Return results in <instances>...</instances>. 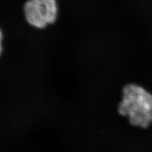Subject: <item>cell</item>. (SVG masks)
Masks as SVG:
<instances>
[{
	"mask_svg": "<svg viewBox=\"0 0 152 152\" xmlns=\"http://www.w3.org/2000/svg\"><path fill=\"white\" fill-rule=\"evenodd\" d=\"M2 39H3V35H2V32L1 29H0V55L2 53Z\"/></svg>",
	"mask_w": 152,
	"mask_h": 152,
	"instance_id": "3",
	"label": "cell"
},
{
	"mask_svg": "<svg viewBox=\"0 0 152 152\" xmlns=\"http://www.w3.org/2000/svg\"><path fill=\"white\" fill-rule=\"evenodd\" d=\"M58 13L56 0H28L24 6V16L28 23L38 29L53 24Z\"/></svg>",
	"mask_w": 152,
	"mask_h": 152,
	"instance_id": "2",
	"label": "cell"
},
{
	"mask_svg": "<svg viewBox=\"0 0 152 152\" xmlns=\"http://www.w3.org/2000/svg\"><path fill=\"white\" fill-rule=\"evenodd\" d=\"M119 113L127 117L132 125L146 129L152 124V94L135 84L123 88Z\"/></svg>",
	"mask_w": 152,
	"mask_h": 152,
	"instance_id": "1",
	"label": "cell"
}]
</instances>
